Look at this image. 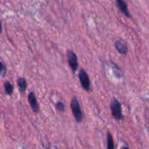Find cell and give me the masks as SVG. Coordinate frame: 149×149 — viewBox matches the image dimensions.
I'll return each mask as SVG.
<instances>
[{"instance_id": "obj_1", "label": "cell", "mask_w": 149, "mask_h": 149, "mask_svg": "<svg viewBox=\"0 0 149 149\" xmlns=\"http://www.w3.org/2000/svg\"><path fill=\"white\" fill-rule=\"evenodd\" d=\"M110 108H111L112 115L116 120H121L123 119L121 105L117 99L113 98L112 100L111 104H110Z\"/></svg>"}, {"instance_id": "obj_2", "label": "cell", "mask_w": 149, "mask_h": 149, "mask_svg": "<svg viewBox=\"0 0 149 149\" xmlns=\"http://www.w3.org/2000/svg\"><path fill=\"white\" fill-rule=\"evenodd\" d=\"M71 109L76 121L78 123H80L82 121V111L80 108L79 102L76 97H73L71 100Z\"/></svg>"}, {"instance_id": "obj_3", "label": "cell", "mask_w": 149, "mask_h": 149, "mask_svg": "<svg viewBox=\"0 0 149 149\" xmlns=\"http://www.w3.org/2000/svg\"><path fill=\"white\" fill-rule=\"evenodd\" d=\"M79 81H80V84H81V86L83 87V89L85 91H89L90 90V79H89V77H88V74L84 71V70H80L79 71Z\"/></svg>"}, {"instance_id": "obj_4", "label": "cell", "mask_w": 149, "mask_h": 149, "mask_svg": "<svg viewBox=\"0 0 149 149\" xmlns=\"http://www.w3.org/2000/svg\"><path fill=\"white\" fill-rule=\"evenodd\" d=\"M67 60L69 66L71 67L72 72H76L79 68V64H78V58L76 54L72 51H68L67 52Z\"/></svg>"}, {"instance_id": "obj_5", "label": "cell", "mask_w": 149, "mask_h": 149, "mask_svg": "<svg viewBox=\"0 0 149 149\" xmlns=\"http://www.w3.org/2000/svg\"><path fill=\"white\" fill-rule=\"evenodd\" d=\"M28 101L29 104L34 113H38L39 111V105L37 101V98L33 93H30L28 95Z\"/></svg>"}, {"instance_id": "obj_6", "label": "cell", "mask_w": 149, "mask_h": 149, "mask_svg": "<svg viewBox=\"0 0 149 149\" xmlns=\"http://www.w3.org/2000/svg\"><path fill=\"white\" fill-rule=\"evenodd\" d=\"M115 47L117 49V51L120 53V54H123V55H126L128 52V49H127V44L124 42V41H120V40H118L115 42Z\"/></svg>"}, {"instance_id": "obj_7", "label": "cell", "mask_w": 149, "mask_h": 149, "mask_svg": "<svg viewBox=\"0 0 149 149\" xmlns=\"http://www.w3.org/2000/svg\"><path fill=\"white\" fill-rule=\"evenodd\" d=\"M117 5L120 9V10L127 17H130V13L128 11V7H127V3L124 1V0H117Z\"/></svg>"}, {"instance_id": "obj_8", "label": "cell", "mask_w": 149, "mask_h": 149, "mask_svg": "<svg viewBox=\"0 0 149 149\" xmlns=\"http://www.w3.org/2000/svg\"><path fill=\"white\" fill-rule=\"evenodd\" d=\"M17 82V86H18L19 91L21 93H24L25 90H26V87H27V83H26L25 79H24V78H18Z\"/></svg>"}, {"instance_id": "obj_9", "label": "cell", "mask_w": 149, "mask_h": 149, "mask_svg": "<svg viewBox=\"0 0 149 149\" xmlns=\"http://www.w3.org/2000/svg\"><path fill=\"white\" fill-rule=\"evenodd\" d=\"M107 149H114L113 139L110 133H107Z\"/></svg>"}, {"instance_id": "obj_10", "label": "cell", "mask_w": 149, "mask_h": 149, "mask_svg": "<svg viewBox=\"0 0 149 149\" xmlns=\"http://www.w3.org/2000/svg\"><path fill=\"white\" fill-rule=\"evenodd\" d=\"M3 86H4V91L8 95H10L13 93V86L9 81H5Z\"/></svg>"}, {"instance_id": "obj_11", "label": "cell", "mask_w": 149, "mask_h": 149, "mask_svg": "<svg viewBox=\"0 0 149 149\" xmlns=\"http://www.w3.org/2000/svg\"><path fill=\"white\" fill-rule=\"evenodd\" d=\"M56 108L58 112H64L65 111V104L63 102H58L56 104Z\"/></svg>"}, {"instance_id": "obj_12", "label": "cell", "mask_w": 149, "mask_h": 149, "mask_svg": "<svg viewBox=\"0 0 149 149\" xmlns=\"http://www.w3.org/2000/svg\"><path fill=\"white\" fill-rule=\"evenodd\" d=\"M5 73H6V68H5L4 65L0 61V75L4 76Z\"/></svg>"}, {"instance_id": "obj_13", "label": "cell", "mask_w": 149, "mask_h": 149, "mask_svg": "<svg viewBox=\"0 0 149 149\" xmlns=\"http://www.w3.org/2000/svg\"><path fill=\"white\" fill-rule=\"evenodd\" d=\"M2 31H3V27H2V24L0 22V33H2Z\"/></svg>"}, {"instance_id": "obj_14", "label": "cell", "mask_w": 149, "mask_h": 149, "mask_svg": "<svg viewBox=\"0 0 149 149\" xmlns=\"http://www.w3.org/2000/svg\"><path fill=\"white\" fill-rule=\"evenodd\" d=\"M121 149H130L128 147H123V148H121Z\"/></svg>"}]
</instances>
